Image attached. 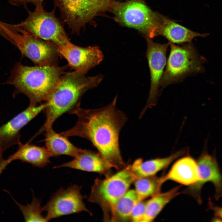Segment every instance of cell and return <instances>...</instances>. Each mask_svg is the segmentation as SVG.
Returning <instances> with one entry per match:
<instances>
[{"mask_svg":"<svg viewBox=\"0 0 222 222\" xmlns=\"http://www.w3.org/2000/svg\"><path fill=\"white\" fill-rule=\"evenodd\" d=\"M117 96L103 107L85 109L79 107L68 113L78 120L70 129L59 133L68 137L76 136L90 141L98 152L116 169L125 166L120 151L119 137L127 121L126 115L116 107Z\"/></svg>","mask_w":222,"mask_h":222,"instance_id":"cell-1","label":"cell"},{"mask_svg":"<svg viewBox=\"0 0 222 222\" xmlns=\"http://www.w3.org/2000/svg\"><path fill=\"white\" fill-rule=\"evenodd\" d=\"M85 74L74 71L66 72L60 77L44 102L46 120L38 131L39 134L52 127L56 120L63 114L68 113L80 107L82 95L88 90L98 86L103 79L101 74L87 77Z\"/></svg>","mask_w":222,"mask_h":222,"instance_id":"cell-2","label":"cell"},{"mask_svg":"<svg viewBox=\"0 0 222 222\" xmlns=\"http://www.w3.org/2000/svg\"><path fill=\"white\" fill-rule=\"evenodd\" d=\"M67 66H28L17 62L5 84L13 85V96L19 93L26 95L29 105L37 106L47 100L60 77L65 73Z\"/></svg>","mask_w":222,"mask_h":222,"instance_id":"cell-3","label":"cell"},{"mask_svg":"<svg viewBox=\"0 0 222 222\" xmlns=\"http://www.w3.org/2000/svg\"><path fill=\"white\" fill-rule=\"evenodd\" d=\"M111 8L118 22L136 29L146 38L155 37L161 14L152 10L143 1L113 2Z\"/></svg>","mask_w":222,"mask_h":222,"instance_id":"cell-4","label":"cell"},{"mask_svg":"<svg viewBox=\"0 0 222 222\" xmlns=\"http://www.w3.org/2000/svg\"><path fill=\"white\" fill-rule=\"evenodd\" d=\"M137 179L131 165L104 180H96L89 200L101 205L104 210L111 212L112 217L119 199Z\"/></svg>","mask_w":222,"mask_h":222,"instance_id":"cell-5","label":"cell"},{"mask_svg":"<svg viewBox=\"0 0 222 222\" xmlns=\"http://www.w3.org/2000/svg\"><path fill=\"white\" fill-rule=\"evenodd\" d=\"M28 15L24 21L16 24L38 38L52 43L57 47L69 41L61 22L56 16L55 9L50 12L42 5L35 6L31 12L27 9Z\"/></svg>","mask_w":222,"mask_h":222,"instance_id":"cell-6","label":"cell"},{"mask_svg":"<svg viewBox=\"0 0 222 222\" xmlns=\"http://www.w3.org/2000/svg\"><path fill=\"white\" fill-rule=\"evenodd\" d=\"M171 50L160 87L178 82L186 76L196 73L201 64L191 42L182 45L170 43Z\"/></svg>","mask_w":222,"mask_h":222,"instance_id":"cell-7","label":"cell"},{"mask_svg":"<svg viewBox=\"0 0 222 222\" xmlns=\"http://www.w3.org/2000/svg\"><path fill=\"white\" fill-rule=\"evenodd\" d=\"M53 0L72 32L77 34L100 12L111 7L113 2L112 0Z\"/></svg>","mask_w":222,"mask_h":222,"instance_id":"cell-8","label":"cell"},{"mask_svg":"<svg viewBox=\"0 0 222 222\" xmlns=\"http://www.w3.org/2000/svg\"><path fill=\"white\" fill-rule=\"evenodd\" d=\"M16 26L18 30L15 35L13 44L17 47L23 55L38 65H57L60 54L56 45L43 40L25 29Z\"/></svg>","mask_w":222,"mask_h":222,"instance_id":"cell-9","label":"cell"},{"mask_svg":"<svg viewBox=\"0 0 222 222\" xmlns=\"http://www.w3.org/2000/svg\"><path fill=\"white\" fill-rule=\"evenodd\" d=\"M81 187L70 185L67 189L62 187L57 191L42 208L46 211L47 221L64 215L85 211L90 213L83 201L84 196L80 192Z\"/></svg>","mask_w":222,"mask_h":222,"instance_id":"cell-10","label":"cell"},{"mask_svg":"<svg viewBox=\"0 0 222 222\" xmlns=\"http://www.w3.org/2000/svg\"><path fill=\"white\" fill-rule=\"evenodd\" d=\"M215 153L210 154L207 150V141L204 149L197 162L200 180L190 186L188 190L199 204L202 202L200 193L203 186L206 183H212L215 187L214 198L216 200L222 197V175Z\"/></svg>","mask_w":222,"mask_h":222,"instance_id":"cell-11","label":"cell"},{"mask_svg":"<svg viewBox=\"0 0 222 222\" xmlns=\"http://www.w3.org/2000/svg\"><path fill=\"white\" fill-rule=\"evenodd\" d=\"M146 39L147 43L146 56L150 72V87L148 101L141 113V117L148 108L155 105L157 102L158 89L166 64L167 50L170 44L169 42L161 44L154 42L151 39Z\"/></svg>","mask_w":222,"mask_h":222,"instance_id":"cell-12","label":"cell"},{"mask_svg":"<svg viewBox=\"0 0 222 222\" xmlns=\"http://www.w3.org/2000/svg\"><path fill=\"white\" fill-rule=\"evenodd\" d=\"M57 47L60 55L67 60L71 68L85 74L104 59L102 52L97 46L80 47L69 41Z\"/></svg>","mask_w":222,"mask_h":222,"instance_id":"cell-13","label":"cell"},{"mask_svg":"<svg viewBox=\"0 0 222 222\" xmlns=\"http://www.w3.org/2000/svg\"><path fill=\"white\" fill-rule=\"evenodd\" d=\"M46 106L45 103L39 105H29L25 110L0 126V145L4 151L15 145H19L21 130L36 116Z\"/></svg>","mask_w":222,"mask_h":222,"instance_id":"cell-14","label":"cell"},{"mask_svg":"<svg viewBox=\"0 0 222 222\" xmlns=\"http://www.w3.org/2000/svg\"><path fill=\"white\" fill-rule=\"evenodd\" d=\"M200 179L197 162L189 155L179 159L167 174L161 177L162 184L171 180L190 186L196 184Z\"/></svg>","mask_w":222,"mask_h":222,"instance_id":"cell-15","label":"cell"},{"mask_svg":"<svg viewBox=\"0 0 222 222\" xmlns=\"http://www.w3.org/2000/svg\"><path fill=\"white\" fill-rule=\"evenodd\" d=\"M17 150L4 160L0 166L1 173L6 166L11 162L15 160L31 164L38 167H43L50 163L49 158L51 157L45 147H40L29 142L18 145Z\"/></svg>","mask_w":222,"mask_h":222,"instance_id":"cell-16","label":"cell"},{"mask_svg":"<svg viewBox=\"0 0 222 222\" xmlns=\"http://www.w3.org/2000/svg\"><path fill=\"white\" fill-rule=\"evenodd\" d=\"M72 160L54 166V168L69 167L81 171L105 174L115 166L98 152L83 150Z\"/></svg>","mask_w":222,"mask_h":222,"instance_id":"cell-17","label":"cell"},{"mask_svg":"<svg viewBox=\"0 0 222 222\" xmlns=\"http://www.w3.org/2000/svg\"><path fill=\"white\" fill-rule=\"evenodd\" d=\"M161 18L160 24L155 36L164 37L170 43L181 44L191 42L195 37H205L208 35L192 31L162 14Z\"/></svg>","mask_w":222,"mask_h":222,"instance_id":"cell-18","label":"cell"},{"mask_svg":"<svg viewBox=\"0 0 222 222\" xmlns=\"http://www.w3.org/2000/svg\"><path fill=\"white\" fill-rule=\"evenodd\" d=\"M188 152L189 149L187 147L164 158H157L144 162L142 158H139L131 165V169L137 179L154 175L159 171L167 167L174 160L187 154Z\"/></svg>","mask_w":222,"mask_h":222,"instance_id":"cell-19","label":"cell"},{"mask_svg":"<svg viewBox=\"0 0 222 222\" xmlns=\"http://www.w3.org/2000/svg\"><path fill=\"white\" fill-rule=\"evenodd\" d=\"M44 131L45 147L51 157L65 155L75 158L83 150L73 145L68 137L56 133L52 127Z\"/></svg>","mask_w":222,"mask_h":222,"instance_id":"cell-20","label":"cell"},{"mask_svg":"<svg viewBox=\"0 0 222 222\" xmlns=\"http://www.w3.org/2000/svg\"><path fill=\"white\" fill-rule=\"evenodd\" d=\"M180 187V186H177L166 192H160L146 201L145 212L142 222L153 221L163 208L179 194Z\"/></svg>","mask_w":222,"mask_h":222,"instance_id":"cell-21","label":"cell"},{"mask_svg":"<svg viewBox=\"0 0 222 222\" xmlns=\"http://www.w3.org/2000/svg\"><path fill=\"white\" fill-rule=\"evenodd\" d=\"M139 201H140L135 190L128 191L117 202L112 220L126 221L131 218L132 211Z\"/></svg>","mask_w":222,"mask_h":222,"instance_id":"cell-22","label":"cell"},{"mask_svg":"<svg viewBox=\"0 0 222 222\" xmlns=\"http://www.w3.org/2000/svg\"><path fill=\"white\" fill-rule=\"evenodd\" d=\"M134 182L135 190L140 201L160 193L162 184L161 177L155 175L138 179Z\"/></svg>","mask_w":222,"mask_h":222,"instance_id":"cell-23","label":"cell"},{"mask_svg":"<svg viewBox=\"0 0 222 222\" xmlns=\"http://www.w3.org/2000/svg\"><path fill=\"white\" fill-rule=\"evenodd\" d=\"M18 206L26 222H47L45 217L42 214L43 211L40 200L34 196L31 204L26 206L21 204L15 201Z\"/></svg>","mask_w":222,"mask_h":222,"instance_id":"cell-24","label":"cell"},{"mask_svg":"<svg viewBox=\"0 0 222 222\" xmlns=\"http://www.w3.org/2000/svg\"><path fill=\"white\" fill-rule=\"evenodd\" d=\"M146 202L142 200L139 201L135 205L131 215V219L133 221H142L145 212Z\"/></svg>","mask_w":222,"mask_h":222,"instance_id":"cell-25","label":"cell"},{"mask_svg":"<svg viewBox=\"0 0 222 222\" xmlns=\"http://www.w3.org/2000/svg\"><path fill=\"white\" fill-rule=\"evenodd\" d=\"M44 0H8L9 2L15 6H25L29 3H32L35 6L42 5Z\"/></svg>","mask_w":222,"mask_h":222,"instance_id":"cell-26","label":"cell"},{"mask_svg":"<svg viewBox=\"0 0 222 222\" xmlns=\"http://www.w3.org/2000/svg\"><path fill=\"white\" fill-rule=\"evenodd\" d=\"M208 209L212 210L214 212L215 217L222 221V207L215 205L212 202L210 198L209 199Z\"/></svg>","mask_w":222,"mask_h":222,"instance_id":"cell-27","label":"cell"},{"mask_svg":"<svg viewBox=\"0 0 222 222\" xmlns=\"http://www.w3.org/2000/svg\"><path fill=\"white\" fill-rule=\"evenodd\" d=\"M3 152L4 151L0 145V166L2 164L4 161L2 157V154Z\"/></svg>","mask_w":222,"mask_h":222,"instance_id":"cell-28","label":"cell"},{"mask_svg":"<svg viewBox=\"0 0 222 222\" xmlns=\"http://www.w3.org/2000/svg\"><path fill=\"white\" fill-rule=\"evenodd\" d=\"M14 26H15V25H14ZM15 31H16V28H15ZM16 31H15V32H16ZM13 38H14V37H13ZM12 42H13V41H12Z\"/></svg>","mask_w":222,"mask_h":222,"instance_id":"cell-29","label":"cell"}]
</instances>
